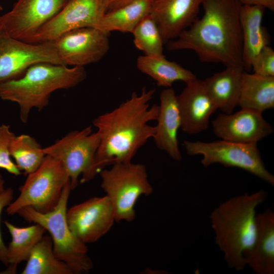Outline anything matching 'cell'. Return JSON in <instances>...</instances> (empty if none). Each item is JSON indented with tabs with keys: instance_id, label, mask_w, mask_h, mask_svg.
Wrapping results in <instances>:
<instances>
[{
	"instance_id": "cell-1",
	"label": "cell",
	"mask_w": 274,
	"mask_h": 274,
	"mask_svg": "<svg viewBox=\"0 0 274 274\" xmlns=\"http://www.w3.org/2000/svg\"><path fill=\"white\" fill-rule=\"evenodd\" d=\"M155 89L143 88L112 111L93 121L97 129L99 144L90 173L91 180L107 166L131 162L138 150L150 138L155 127L148 123L156 120L159 106H150Z\"/></svg>"
},
{
	"instance_id": "cell-2",
	"label": "cell",
	"mask_w": 274,
	"mask_h": 274,
	"mask_svg": "<svg viewBox=\"0 0 274 274\" xmlns=\"http://www.w3.org/2000/svg\"><path fill=\"white\" fill-rule=\"evenodd\" d=\"M241 5L237 0H204L202 16L167 42V49L192 51L202 62L243 68Z\"/></svg>"
},
{
	"instance_id": "cell-3",
	"label": "cell",
	"mask_w": 274,
	"mask_h": 274,
	"mask_svg": "<svg viewBox=\"0 0 274 274\" xmlns=\"http://www.w3.org/2000/svg\"><path fill=\"white\" fill-rule=\"evenodd\" d=\"M266 196L263 190L246 193L226 200L211 212L215 243L229 268L241 271L246 266L244 254L252 248L256 236V208Z\"/></svg>"
},
{
	"instance_id": "cell-4",
	"label": "cell",
	"mask_w": 274,
	"mask_h": 274,
	"mask_svg": "<svg viewBox=\"0 0 274 274\" xmlns=\"http://www.w3.org/2000/svg\"><path fill=\"white\" fill-rule=\"evenodd\" d=\"M86 76L84 66L38 62L28 67L19 77L0 82V98L17 103L20 120L26 123L30 111L46 107L52 92L75 87Z\"/></svg>"
},
{
	"instance_id": "cell-5",
	"label": "cell",
	"mask_w": 274,
	"mask_h": 274,
	"mask_svg": "<svg viewBox=\"0 0 274 274\" xmlns=\"http://www.w3.org/2000/svg\"><path fill=\"white\" fill-rule=\"evenodd\" d=\"M72 190L69 181L52 211L43 213L31 207H24L17 214L29 222L40 224L49 233L55 256L66 264L73 274L87 273L93 266L88 254L87 245L73 233L66 219L67 202Z\"/></svg>"
},
{
	"instance_id": "cell-6",
	"label": "cell",
	"mask_w": 274,
	"mask_h": 274,
	"mask_svg": "<svg viewBox=\"0 0 274 274\" xmlns=\"http://www.w3.org/2000/svg\"><path fill=\"white\" fill-rule=\"evenodd\" d=\"M99 174L101 187L112 204L116 222L132 221L138 199L153 191L146 166L132 162L117 163L103 169Z\"/></svg>"
},
{
	"instance_id": "cell-7",
	"label": "cell",
	"mask_w": 274,
	"mask_h": 274,
	"mask_svg": "<svg viewBox=\"0 0 274 274\" xmlns=\"http://www.w3.org/2000/svg\"><path fill=\"white\" fill-rule=\"evenodd\" d=\"M19 188L20 194L6 208L13 215L23 207H31L39 212L53 210L60 199L63 189L70 179L59 160L46 155L41 166L28 174Z\"/></svg>"
},
{
	"instance_id": "cell-8",
	"label": "cell",
	"mask_w": 274,
	"mask_h": 274,
	"mask_svg": "<svg viewBox=\"0 0 274 274\" xmlns=\"http://www.w3.org/2000/svg\"><path fill=\"white\" fill-rule=\"evenodd\" d=\"M189 155H201L204 166L219 163L242 169L274 185V176L266 168L257 144H246L222 140L204 142L184 141Z\"/></svg>"
},
{
	"instance_id": "cell-9",
	"label": "cell",
	"mask_w": 274,
	"mask_h": 274,
	"mask_svg": "<svg viewBox=\"0 0 274 274\" xmlns=\"http://www.w3.org/2000/svg\"><path fill=\"white\" fill-rule=\"evenodd\" d=\"M99 144L98 132L91 126L68 132L54 144L43 148L46 155L60 161L70 181L72 190L81 183L91 180L90 173Z\"/></svg>"
},
{
	"instance_id": "cell-10",
	"label": "cell",
	"mask_w": 274,
	"mask_h": 274,
	"mask_svg": "<svg viewBox=\"0 0 274 274\" xmlns=\"http://www.w3.org/2000/svg\"><path fill=\"white\" fill-rule=\"evenodd\" d=\"M44 62L63 64L54 41L24 42L11 36L0 24V82L17 78L30 65Z\"/></svg>"
},
{
	"instance_id": "cell-11",
	"label": "cell",
	"mask_w": 274,
	"mask_h": 274,
	"mask_svg": "<svg viewBox=\"0 0 274 274\" xmlns=\"http://www.w3.org/2000/svg\"><path fill=\"white\" fill-rule=\"evenodd\" d=\"M109 34L97 28L83 27L67 31L54 42L63 64L84 66L99 61L107 53Z\"/></svg>"
},
{
	"instance_id": "cell-12",
	"label": "cell",
	"mask_w": 274,
	"mask_h": 274,
	"mask_svg": "<svg viewBox=\"0 0 274 274\" xmlns=\"http://www.w3.org/2000/svg\"><path fill=\"white\" fill-rule=\"evenodd\" d=\"M68 1L17 0L10 11L0 16V24L14 38L28 43Z\"/></svg>"
},
{
	"instance_id": "cell-13",
	"label": "cell",
	"mask_w": 274,
	"mask_h": 274,
	"mask_svg": "<svg viewBox=\"0 0 274 274\" xmlns=\"http://www.w3.org/2000/svg\"><path fill=\"white\" fill-rule=\"evenodd\" d=\"M106 12L102 0H69L56 15L38 30L28 43L54 41L72 30L96 28Z\"/></svg>"
},
{
	"instance_id": "cell-14",
	"label": "cell",
	"mask_w": 274,
	"mask_h": 274,
	"mask_svg": "<svg viewBox=\"0 0 274 274\" xmlns=\"http://www.w3.org/2000/svg\"><path fill=\"white\" fill-rule=\"evenodd\" d=\"M66 219L73 233L86 245L99 240L116 222L114 209L106 195L72 206L67 210Z\"/></svg>"
},
{
	"instance_id": "cell-15",
	"label": "cell",
	"mask_w": 274,
	"mask_h": 274,
	"mask_svg": "<svg viewBox=\"0 0 274 274\" xmlns=\"http://www.w3.org/2000/svg\"><path fill=\"white\" fill-rule=\"evenodd\" d=\"M212 123L216 136L242 144H257L273 132L262 113L248 109L241 108L235 113L219 114Z\"/></svg>"
},
{
	"instance_id": "cell-16",
	"label": "cell",
	"mask_w": 274,
	"mask_h": 274,
	"mask_svg": "<svg viewBox=\"0 0 274 274\" xmlns=\"http://www.w3.org/2000/svg\"><path fill=\"white\" fill-rule=\"evenodd\" d=\"M177 95L181 118V128L189 134L207 129L211 115L218 109L204 84L197 78L185 83Z\"/></svg>"
},
{
	"instance_id": "cell-17",
	"label": "cell",
	"mask_w": 274,
	"mask_h": 274,
	"mask_svg": "<svg viewBox=\"0 0 274 274\" xmlns=\"http://www.w3.org/2000/svg\"><path fill=\"white\" fill-rule=\"evenodd\" d=\"M204 0H154L150 14L165 44L176 38L197 17Z\"/></svg>"
},
{
	"instance_id": "cell-18",
	"label": "cell",
	"mask_w": 274,
	"mask_h": 274,
	"mask_svg": "<svg viewBox=\"0 0 274 274\" xmlns=\"http://www.w3.org/2000/svg\"><path fill=\"white\" fill-rule=\"evenodd\" d=\"M159 106L157 124L155 126L153 137L155 145L172 158L179 161L182 158L178 140L181 118L177 95L172 87L165 88L161 92Z\"/></svg>"
},
{
	"instance_id": "cell-19",
	"label": "cell",
	"mask_w": 274,
	"mask_h": 274,
	"mask_svg": "<svg viewBox=\"0 0 274 274\" xmlns=\"http://www.w3.org/2000/svg\"><path fill=\"white\" fill-rule=\"evenodd\" d=\"M257 232L252 248L244 254L246 266L256 274L274 273V213L267 209L256 215Z\"/></svg>"
},
{
	"instance_id": "cell-20",
	"label": "cell",
	"mask_w": 274,
	"mask_h": 274,
	"mask_svg": "<svg viewBox=\"0 0 274 274\" xmlns=\"http://www.w3.org/2000/svg\"><path fill=\"white\" fill-rule=\"evenodd\" d=\"M265 9L262 7L241 5L239 12L242 37V65L246 72L251 71L255 57L266 46L269 38L262 25Z\"/></svg>"
},
{
	"instance_id": "cell-21",
	"label": "cell",
	"mask_w": 274,
	"mask_h": 274,
	"mask_svg": "<svg viewBox=\"0 0 274 274\" xmlns=\"http://www.w3.org/2000/svg\"><path fill=\"white\" fill-rule=\"evenodd\" d=\"M244 72L242 66H228L203 80L217 109L223 113H232L238 106L241 77Z\"/></svg>"
},
{
	"instance_id": "cell-22",
	"label": "cell",
	"mask_w": 274,
	"mask_h": 274,
	"mask_svg": "<svg viewBox=\"0 0 274 274\" xmlns=\"http://www.w3.org/2000/svg\"><path fill=\"white\" fill-rule=\"evenodd\" d=\"M238 106L262 113L274 108V77L244 72Z\"/></svg>"
},
{
	"instance_id": "cell-23",
	"label": "cell",
	"mask_w": 274,
	"mask_h": 274,
	"mask_svg": "<svg viewBox=\"0 0 274 274\" xmlns=\"http://www.w3.org/2000/svg\"><path fill=\"white\" fill-rule=\"evenodd\" d=\"M4 224L12 239L7 246L8 268L2 273H16L17 265L28 259L32 250L46 230L37 223L24 227L16 226L8 221H5Z\"/></svg>"
},
{
	"instance_id": "cell-24",
	"label": "cell",
	"mask_w": 274,
	"mask_h": 274,
	"mask_svg": "<svg viewBox=\"0 0 274 274\" xmlns=\"http://www.w3.org/2000/svg\"><path fill=\"white\" fill-rule=\"evenodd\" d=\"M136 64L140 72L151 77L159 86L165 88L171 87L176 81L186 83L196 78L190 71L167 60L164 55L140 56Z\"/></svg>"
},
{
	"instance_id": "cell-25",
	"label": "cell",
	"mask_w": 274,
	"mask_h": 274,
	"mask_svg": "<svg viewBox=\"0 0 274 274\" xmlns=\"http://www.w3.org/2000/svg\"><path fill=\"white\" fill-rule=\"evenodd\" d=\"M154 0H136L112 11L100 19L97 28L106 32L131 33L137 24L151 12Z\"/></svg>"
},
{
	"instance_id": "cell-26",
	"label": "cell",
	"mask_w": 274,
	"mask_h": 274,
	"mask_svg": "<svg viewBox=\"0 0 274 274\" xmlns=\"http://www.w3.org/2000/svg\"><path fill=\"white\" fill-rule=\"evenodd\" d=\"M22 274H73L64 262L56 257L50 235H44L32 250Z\"/></svg>"
},
{
	"instance_id": "cell-27",
	"label": "cell",
	"mask_w": 274,
	"mask_h": 274,
	"mask_svg": "<svg viewBox=\"0 0 274 274\" xmlns=\"http://www.w3.org/2000/svg\"><path fill=\"white\" fill-rule=\"evenodd\" d=\"M9 151L17 168L25 175L36 171L46 156L43 148L34 138L24 134L14 136Z\"/></svg>"
},
{
	"instance_id": "cell-28",
	"label": "cell",
	"mask_w": 274,
	"mask_h": 274,
	"mask_svg": "<svg viewBox=\"0 0 274 274\" xmlns=\"http://www.w3.org/2000/svg\"><path fill=\"white\" fill-rule=\"evenodd\" d=\"M135 47L145 55H162L165 44L159 29L150 14L144 17L131 32Z\"/></svg>"
},
{
	"instance_id": "cell-29",
	"label": "cell",
	"mask_w": 274,
	"mask_h": 274,
	"mask_svg": "<svg viewBox=\"0 0 274 274\" xmlns=\"http://www.w3.org/2000/svg\"><path fill=\"white\" fill-rule=\"evenodd\" d=\"M15 134L9 125H0V168L16 176L21 174L15 162L11 159L10 154V145Z\"/></svg>"
},
{
	"instance_id": "cell-30",
	"label": "cell",
	"mask_w": 274,
	"mask_h": 274,
	"mask_svg": "<svg viewBox=\"0 0 274 274\" xmlns=\"http://www.w3.org/2000/svg\"><path fill=\"white\" fill-rule=\"evenodd\" d=\"M252 70L258 75L274 77V51L271 47L266 46L255 57Z\"/></svg>"
},
{
	"instance_id": "cell-31",
	"label": "cell",
	"mask_w": 274,
	"mask_h": 274,
	"mask_svg": "<svg viewBox=\"0 0 274 274\" xmlns=\"http://www.w3.org/2000/svg\"><path fill=\"white\" fill-rule=\"evenodd\" d=\"M14 197V191L10 187L0 191V219L3 210L12 202ZM0 261L6 266H8L7 258V246L5 245L0 229Z\"/></svg>"
},
{
	"instance_id": "cell-32",
	"label": "cell",
	"mask_w": 274,
	"mask_h": 274,
	"mask_svg": "<svg viewBox=\"0 0 274 274\" xmlns=\"http://www.w3.org/2000/svg\"><path fill=\"white\" fill-rule=\"evenodd\" d=\"M242 5L260 6L274 11V0H237Z\"/></svg>"
},
{
	"instance_id": "cell-33",
	"label": "cell",
	"mask_w": 274,
	"mask_h": 274,
	"mask_svg": "<svg viewBox=\"0 0 274 274\" xmlns=\"http://www.w3.org/2000/svg\"><path fill=\"white\" fill-rule=\"evenodd\" d=\"M134 1L136 0H110L107 12L116 9Z\"/></svg>"
},
{
	"instance_id": "cell-34",
	"label": "cell",
	"mask_w": 274,
	"mask_h": 274,
	"mask_svg": "<svg viewBox=\"0 0 274 274\" xmlns=\"http://www.w3.org/2000/svg\"><path fill=\"white\" fill-rule=\"evenodd\" d=\"M5 180L3 176L0 174V191L3 190L5 188L4 187Z\"/></svg>"
},
{
	"instance_id": "cell-35",
	"label": "cell",
	"mask_w": 274,
	"mask_h": 274,
	"mask_svg": "<svg viewBox=\"0 0 274 274\" xmlns=\"http://www.w3.org/2000/svg\"><path fill=\"white\" fill-rule=\"evenodd\" d=\"M110 1V0H102L103 5L105 8L106 9V11H107L108 6Z\"/></svg>"
},
{
	"instance_id": "cell-36",
	"label": "cell",
	"mask_w": 274,
	"mask_h": 274,
	"mask_svg": "<svg viewBox=\"0 0 274 274\" xmlns=\"http://www.w3.org/2000/svg\"><path fill=\"white\" fill-rule=\"evenodd\" d=\"M3 10V7L2 6L0 5V11H2Z\"/></svg>"
}]
</instances>
